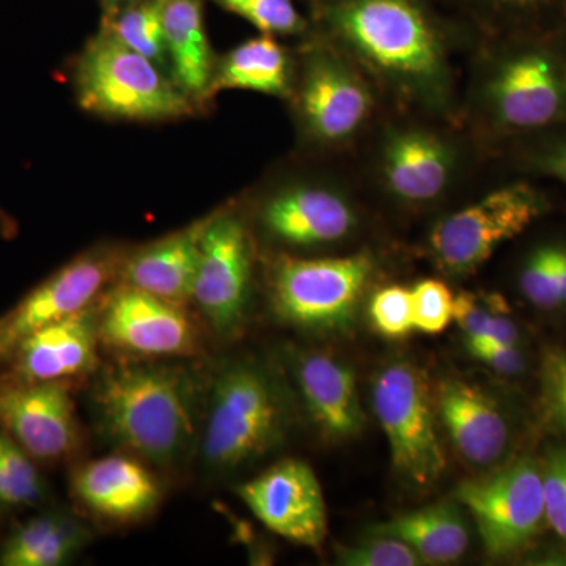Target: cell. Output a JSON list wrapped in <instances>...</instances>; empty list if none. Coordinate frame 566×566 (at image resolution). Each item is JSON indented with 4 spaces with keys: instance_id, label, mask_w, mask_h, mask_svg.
Listing matches in <instances>:
<instances>
[{
    "instance_id": "13",
    "label": "cell",
    "mask_w": 566,
    "mask_h": 566,
    "mask_svg": "<svg viewBox=\"0 0 566 566\" xmlns=\"http://www.w3.org/2000/svg\"><path fill=\"white\" fill-rule=\"evenodd\" d=\"M238 495L256 520L296 545L322 547L327 535L326 502L314 469L283 460L238 486Z\"/></svg>"
},
{
    "instance_id": "18",
    "label": "cell",
    "mask_w": 566,
    "mask_h": 566,
    "mask_svg": "<svg viewBox=\"0 0 566 566\" xmlns=\"http://www.w3.org/2000/svg\"><path fill=\"white\" fill-rule=\"evenodd\" d=\"M71 488L82 505L106 520L139 521L161 501V486L140 461L125 455L98 458L74 471Z\"/></svg>"
},
{
    "instance_id": "5",
    "label": "cell",
    "mask_w": 566,
    "mask_h": 566,
    "mask_svg": "<svg viewBox=\"0 0 566 566\" xmlns=\"http://www.w3.org/2000/svg\"><path fill=\"white\" fill-rule=\"evenodd\" d=\"M77 102L85 111L125 120H172L192 112V99L150 59L123 44L106 28L77 61Z\"/></svg>"
},
{
    "instance_id": "36",
    "label": "cell",
    "mask_w": 566,
    "mask_h": 566,
    "mask_svg": "<svg viewBox=\"0 0 566 566\" xmlns=\"http://www.w3.org/2000/svg\"><path fill=\"white\" fill-rule=\"evenodd\" d=\"M526 142L521 164L527 172L553 178L566 186V128L520 139Z\"/></svg>"
},
{
    "instance_id": "28",
    "label": "cell",
    "mask_w": 566,
    "mask_h": 566,
    "mask_svg": "<svg viewBox=\"0 0 566 566\" xmlns=\"http://www.w3.org/2000/svg\"><path fill=\"white\" fill-rule=\"evenodd\" d=\"M103 28L126 46L169 71L161 9L158 0H140L112 17L104 18Z\"/></svg>"
},
{
    "instance_id": "14",
    "label": "cell",
    "mask_w": 566,
    "mask_h": 566,
    "mask_svg": "<svg viewBox=\"0 0 566 566\" xmlns=\"http://www.w3.org/2000/svg\"><path fill=\"white\" fill-rule=\"evenodd\" d=\"M0 428L33 460H62L80 442L76 411L66 381L0 382Z\"/></svg>"
},
{
    "instance_id": "37",
    "label": "cell",
    "mask_w": 566,
    "mask_h": 566,
    "mask_svg": "<svg viewBox=\"0 0 566 566\" xmlns=\"http://www.w3.org/2000/svg\"><path fill=\"white\" fill-rule=\"evenodd\" d=\"M542 474L546 523L566 543V449L547 453Z\"/></svg>"
},
{
    "instance_id": "35",
    "label": "cell",
    "mask_w": 566,
    "mask_h": 566,
    "mask_svg": "<svg viewBox=\"0 0 566 566\" xmlns=\"http://www.w3.org/2000/svg\"><path fill=\"white\" fill-rule=\"evenodd\" d=\"M412 292L415 329L423 334H441L452 323L455 296L444 282L423 279Z\"/></svg>"
},
{
    "instance_id": "15",
    "label": "cell",
    "mask_w": 566,
    "mask_h": 566,
    "mask_svg": "<svg viewBox=\"0 0 566 566\" xmlns=\"http://www.w3.org/2000/svg\"><path fill=\"white\" fill-rule=\"evenodd\" d=\"M297 104L312 139L340 145L353 139L370 118L374 96L348 62L319 50L305 62Z\"/></svg>"
},
{
    "instance_id": "12",
    "label": "cell",
    "mask_w": 566,
    "mask_h": 566,
    "mask_svg": "<svg viewBox=\"0 0 566 566\" xmlns=\"http://www.w3.org/2000/svg\"><path fill=\"white\" fill-rule=\"evenodd\" d=\"M99 340L123 353L148 357L192 356L199 333L181 305L122 283L98 308Z\"/></svg>"
},
{
    "instance_id": "22",
    "label": "cell",
    "mask_w": 566,
    "mask_h": 566,
    "mask_svg": "<svg viewBox=\"0 0 566 566\" xmlns=\"http://www.w3.org/2000/svg\"><path fill=\"white\" fill-rule=\"evenodd\" d=\"M211 218L212 214L134 252L122 263L123 283L172 304L192 301L202 238Z\"/></svg>"
},
{
    "instance_id": "11",
    "label": "cell",
    "mask_w": 566,
    "mask_h": 566,
    "mask_svg": "<svg viewBox=\"0 0 566 566\" xmlns=\"http://www.w3.org/2000/svg\"><path fill=\"white\" fill-rule=\"evenodd\" d=\"M117 253L96 249L71 260L0 316V360H7L28 335L98 303L112 277L120 273Z\"/></svg>"
},
{
    "instance_id": "23",
    "label": "cell",
    "mask_w": 566,
    "mask_h": 566,
    "mask_svg": "<svg viewBox=\"0 0 566 566\" xmlns=\"http://www.w3.org/2000/svg\"><path fill=\"white\" fill-rule=\"evenodd\" d=\"M167 61L175 84L192 102L208 98L216 63L200 0H158Z\"/></svg>"
},
{
    "instance_id": "3",
    "label": "cell",
    "mask_w": 566,
    "mask_h": 566,
    "mask_svg": "<svg viewBox=\"0 0 566 566\" xmlns=\"http://www.w3.org/2000/svg\"><path fill=\"white\" fill-rule=\"evenodd\" d=\"M499 41L482 84L490 128L513 139L566 128V35Z\"/></svg>"
},
{
    "instance_id": "20",
    "label": "cell",
    "mask_w": 566,
    "mask_h": 566,
    "mask_svg": "<svg viewBox=\"0 0 566 566\" xmlns=\"http://www.w3.org/2000/svg\"><path fill=\"white\" fill-rule=\"evenodd\" d=\"M436 409L458 453L476 468L504 457L510 430L493 398L471 382L447 379L436 394Z\"/></svg>"
},
{
    "instance_id": "16",
    "label": "cell",
    "mask_w": 566,
    "mask_h": 566,
    "mask_svg": "<svg viewBox=\"0 0 566 566\" xmlns=\"http://www.w3.org/2000/svg\"><path fill=\"white\" fill-rule=\"evenodd\" d=\"M98 307L85 308L28 335L10 354V378L69 381L91 371L98 348Z\"/></svg>"
},
{
    "instance_id": "19",
    "label": "cell",
    "mask_w": 566,
    "mask_h": 566,
    "mask_svg": "<svg viewBox=\"0 0 566 566\" xmlns=\"http://www.w3.org/2000/svg\"><path fill=\"white\" fill-rule=\"evenodd\" d=\"M293 376L307 415L327 439L345 441L360 433L364 412L352 367L331 354L297 353Z\"/></svg>"
},
{
    "instance_id": "7",
    "label": "cell",
    "mask_w": 566,
    "mask_h": 566,
    "mask_svg": "<svg viewBox=\"0 0 566 566\" xmlns=\"http://www.w3.org/2000/svg\"><path fill=\"white\" fill-rule=\"evenodd\" d=\"M371 401L397 474L409 485L433 486L446 472L447 458L422 371L408 360L385 365L376 375Z\"/></svg>"
},
{
    "instance_id": "8",
    "label": "cell",
    "mask_w": 566,
    "mask_h": 566,
    "mask_svg": "<svg viewBox=\"0 0 566 566\" xmlns=\"http://www.w3.org/2000/svg\"><path fill=\"white\" fill-rule=\"evenodd\" d=\"M545 193L513 182L436 223L430 234L434 263L450 275L474 273L506 241L520 237L549 210Z\"/></svg>"
},
{
    "instance_id": "21",
    "label": "cell",
    "mask_w": 566,
    "mask_h": 566,
    "mask_svg": "<svg viewBox=\"0 0 566 566\" xmlns=\"http://www.w3.org/2000/svg\"><path fill=\"white\" fill-rule=\"evenodd\" d=\"M453 153L441 137L422 129H398L382 148L386 188L405 203L433 202L449 186Z\"/></svg>"
},
{
    "instance_id": "34",
    "label": "cell",
    "mask_w": 566,
    "mask_h": 566,
    "mask_svg": "<svg viewBox=\"0 0 566 566\" xmlns=\"http://www.w3.org/2000/svg\"><path fill=\"white\" fill-rule=\"evenodd\" d=\"M371 324L387 338H403L415 329L412 292L400 285H390L374 294L368 307Z\"/></svg>"
},
{
    "instance_id": "38",
    "label": "cell",
    "mask_w": 566,
    "mask_h": 566,
    "mask_svg": "<svg viewBox=\"0 0 566 566\" xmlns=\"http://www.w3.org/2000/svg\"><path fill=\"white\" fill-rule=\"evenodd\" d=\"M543 403L558 428L566 431V353L553 349L542 367Z\"/></svg>"
},
{
    "instance_id": "6",
    "label": "cell",
    "mask_w": 566,
    "mask_h": 566,
    "mask_svg": "<svg viewBox=\"0 0 566 566\" xmlns=\"http://www.w3.org/2000/svg\"><path fill=\"white\" fill-rule=\"evenodd\" d=\"M375 263L368 253L334 259L282 256L271 273V303L283 322L333 333L352 327Z\"/></svg>"
},
{
    "instance_id": "24",
    "label": "cell",
    "mask_w": 566,
    "mask_h": 566,
    "mask_svg": "<svg viewBox=\"0 0 566 566\" xmlns=\"http://www.w3.org/2000/svg\"><path fill=\"white\" fill-rule=\"evenodd\" d=\"M221 91H251L286 96L292 92L289 55L274 35L244 41L216 65L208 98Z\"/></svg>"
},
{
    "instance_id": "41",
    "label": "cell",
    "mask_w": 566,
    "mask_h": 566,
    "mask_svg": "<svg viewBox=\"0 0 566 566\" xmlns=\"http://www.w3.org/2000/svg\"><path fill=\"white\" fill-rule=\"evenodd\" d=\"M140 2V0H102L104 9V18L112 17L126 7L133 6V3Z\"/></svg>"
},
{
    "instance_id": "29",
    "label": "cell",
    "mask_w": 566,
    "mask_h": 566,
    "mask_svg": "<svg viewBox=\"0 0 566 566\" xmlns=\"http://www.w3.org/2000/svg\"><path fill=\"white\" fill-rule=\"evenodd\" d=\"M453 322L465 337L494 338L510 345L520 340V331L501 294L461 292L455 296Z\"/></svg>"
},
{
    "instance_id": "25",
    "label": "cell",
    "mask_w": 566,
    "mask_h": 566,
    "mask_svg": "<svg viewBox=\"0 0 566 566\" xmlns=\"http://www.w3.org/2000/svg\"><path fill=\"white\" fill-rule=\"evenodd\" d=\"M87 527L76 517L48 512L18 527L0 547V566H61L87 545Z\"/></svg>"
},
{
    "instance_id": "4",
    "label": "cell",
    "mask_w": 566,
    "mask_h": 566,
    "mask_svg": "<svg viewBox=\"0 0 566 566\" xmlns=\"http://www.w3.org/2000/svg\"><path fill=\"white\" fill-rule=\"evenodd\" d=\"M285 398L273 376L251 360L227 364L212 379L202 458L212 471H232L273 450L286 428Z\"/></svg>"
},
{
    "instance_id": "10",
    "label": "cell",
    "mask_w": 566,
    "mask_h": 566,
    "mask_svg": "<svg viewBox=\"0 0 566 566\" xmlns=\"http://www.w3.org/2000/svg\"><path fill=\"white\" fill-rule=\"evenodd\" d=\"M252 289V243L244 222L214 212L202 238L192 301L223 337L244 324Z\"/></svg>"
},
{
    "instance_id": "39",
    "label": "cell",
    "mask_w": 566,
    "mask_h": 566,
    "mask_svg": "<svg viewBox=\"0 0 566 566\" xmlns=\"http://www.w3.org/2000/svg\"><path fill=\"white\" fill-rule=\"evenodd\" d=\"M465 349L479 363L502 375H520L526 359L517 345L504 344L494 338L465 337Z\"/></svg>"
},
{
    "instance_id": "1",
    "label": "cell",
    "mask_w": 566,
    "mask_h": 566,
    "mask_svg": "<svg viewBox=\"0 0 566 566\" xmlns=\"http://www.w3.org/2000/svg\"><path fill=\"white\" fill-rule=\"evenodd\" d=\"M319 21L345 51L405 98L444 106L450 65L428 0H316Z\"/></svg>"
},
{
    "instance_id": "27",
    "label": "cell",
    "mask_w": 566,
    "mask_h": 566,
    "mask_svg": "<svg viewBox=\"0 0 566 566\" xmlns=\"http://www.w3.org/2000/svg\"><path fill=\"white\" fill-rule=\"evenodd\" d=\"M497 39L566 35V0H455Z\"/></svg>"
},
{
    "instance_id": "17",
    "label": "cell",
    "mask_w": 566,
    "mask_h": 566,
    "mask_svg": "<svg viewBox=\"0 0 566 566\" xmlns=\"http://www.w3.org/2000/svg\"><path fill=\"white\" fill-rule=\"evenodd\" d=\"M260 222L279 243L316 248L349 237L357 214L340 193L318 186H293L266 200Z\"/></svg>"
},
{
    "instance_id": "42",
    "label": "cell",
    "mask_w": 566,
    "mask_h": 566,
    "mask_svg": "<svg viewBox=\"0 0 566 566\" xmlns=\"http://www.w3.org/2000/svg\"><path fill=\"white\" fill-rule=\"evenodd\" d=\"M17 233V223L6 212L0 211V237L11 238Z\"/></svg>"
},
{
    "instance_id": "2",
    "label": "cell",
    "mask_w": 566,
    "mask_h": 566,
    "mask_svg": "<svg viewBox=\"0 0 566 566\" xmlns=\"http://www.w3.org/2000/svg\"><path fill=\"white\" fill-rule=\"evenodd\" d=\"M200 397L188 367L159 363L109 365L91 392L102 433L161 468L180 463L199 442Z\"/></svg>"
},
{
    "instance_id": "32",
    "label": "cell",
    "mask_w": 566,
    "mask_h": 566,
    "mask_svg": "<svg viewBox=\"0 0 566 566\" xmlns=\"http://www.w3.org/2000/svg\"><path fill=\"white\" fill-rule=\"evenodd\" d=\"M520 289L528 303L542 311L562 307L557 277V244L536 248L521 268Z\"/></svg>"
},
{
    "instance_id": "30",
    "label": "cell",
    "mask_w": 566,
    "mask_h": 566,
    "mask_svg": "<svg viewBox=\"0 0 566 566\" xmlns=\"http://www.w3.org/2000/svg\"><path fill=\"white\" fill-rule=\"evenodd\" d=\"M43 499L44 483L33 458L0 428V506H35Z\"/></svg>"
},
{
    "instance_id": "26",
    "label": "cell",
    "mask_w": 566,
    "mask_h": 566,
    "mask_svg": "<svg viewBox=\"0 0 566 566\" xmlns=\"http://www.w3.org/2000/svg\"><path fill=\"white\" fill-rule=\"evenodd\" d=\"M375 532L403 539L423 564H452L463 557L469 547L464 517L452 504H434L405 513L376 527Z\"/></svg>"
},
{
    "instance_id": "33",
    "label": "cell",
    "mask_w": 566,
    "mask_h": 566,
    "mask_svg": "<svg viewBox=\"0 0 566 566\" xmlns=\"http://www.w3.org/2000/svg\"><path fill=\"white\" fill-rule=\"evenodd\" d=\"M337 560L346 566H416L423 562L411 546L395 536L376 534L353 546H338Z\"/></svg>"
},
{
    "instance_id": "31",
    "label": "cell",
    "mask_w": 566,
    "mask_h": 566,
    "mask_svg": "<svg viewBox=\"0 0 566 566\" xmlns=\"http://www.w3.org/2000/svg\"><path fill=\"white\" fill-rule=\"evenodd\" d=\"M222 9L243 18L268 35H297L305 32L307 21L293 0H214Z\"/></svg>"
},
{
    "instance_id": "40",
    "label": "cell",
    "mask_w": 566,
    "mask_h": 566,
    "mask_svg": "<svg viewBox=\"0 0 566 566\" xmlns=\"http://www.w3.org/2000/svg\"><path fill=\"white\" fill-rule=\"evenodd\" d=\"M557 277L562 305H566V244H557Z\"/></svg>"
},
{
    "instance_id": "9",
    "label": "cell",
    "mask_w": 566,
    "mask_h": 566,
    "mask_svg": "<svg viewBox=\"0 0 566 566\" xmlns=\"http://www.w3.org/2000/svg\"><path fill=\"white\" fill-rule=\"evenodd\" d=\"M455 499L474 517L490 557L520 553L546 521L542 468L532 458L463 480Z\"/></svg>"
}]
</instances>
